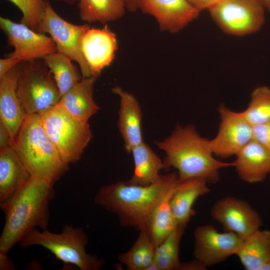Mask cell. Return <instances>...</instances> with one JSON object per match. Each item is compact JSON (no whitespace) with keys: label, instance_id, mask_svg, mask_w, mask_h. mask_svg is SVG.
Instances as JSON below:
<instances>
[{"label":"cell","instance_id":"1","mask_svg":"<svg viewBox=\"0 0 270 270\" xmlns=\"http://www.w3.org/2000/svg\"><path fill=\"white\" fill-rule=\"evenodd\" d=\"M54 183L30 176L9 200L0 204L5 223L0 236V250L8 252L34 228L47 230L49 204L54 196Z\"/></svg>","mask_w":270,"mask_h":270},{"label":"cell","instance_id":"2","mask_svg":"<svg viewBox=\"0 0 270 270\" xmlns=\"http://www.w3.org/2000/svg\"><path fill=\"white\" fill-rule=\"evenodd\" d=\"M178 182L175 172L162 175L157 182L146 186L120 181L102 186L94 196V202L116 214L122 226L140 230L147 228L154 208Z\"/></svg>","mask_w":270,"mask_h":270},{"label":"cell","instance_id":"3","mask_svg":"<svg viewBox=\"0 0 270 270\" xmlns=\"http://www.w3.org/2000/svg\"><path fill=\"white\" fill-rule=\"evenodd\" d=\"M208 140L202 137L192 125H177L166 138L156 142L166 154L164 170L176 169L180 181L200 178L208 184H216L219 180L220 170L234 167V164L233 162L216 160Z\"/></svg>","mask_w":270,"mask_h":270},{"label":"cell","instance_id":"4","mask_svg":"<svg viewBox=\"0 0 270 270\" xmlns=\"http://www.w3.org/2000/svg\"><path fill=\"white\" fill-rule=\"evenodd\" d=\"M13 148L30 176L54 182L68 168L47 136L40 114L26 115Z\"/></svg>","mask_w":270,"mask_h":270},{"label":"cell","instance_id":"5","mask_svg":"<svg viewBox=\"0 0 270 270\" xmlns=\"http://www.w3.org/2000/svg\"><path fill=\"white\" fill-rule=\"evenodd\" d=\"M88 243V238L82 228L68 224L64 225L58 234L34 228L20 242L22 248L44 247L58 260L74 265L80 270H99L104 266V260L86 252Z\"/></svg>","mask_w":270,"mask_h":270},{"label":"cell","instance_id":"6","mask_svg":"<svg viewBox=\"0 0 270 270\" xmlns=\"http://www.w3.org/2000/svg\"><path fill=\"white\" fill-rule=\"evenodd\" d=\"M40 114L63 161L68 165L78 160L92 136L88 122L76 118L58 103Z\"/></svg>","mask_w":270,"mask_h":270},{"label":"cell","instance_id":"7","mask_svg":"<svg viewBox=\"0 0 270 270\" xmlns=\"http://www.w3.org/2000/svg\"><path fill=\"white\" fill-rule=\"evenodd\" d=\"M38 60L19 64L16 92L27 114H41L58 104L61 98L49 68Z\"/></svg>","mask_w":270,"mask_h":270},{"label":"cell","instance_id":"8","mask_svg":"<svg viewBox=\"0 0 270 270\" xmlns=\"http://www.w3.org/2000/svg\"><path fill=\"white\" fill-rule=\"evenodd\" d=\"M265 10L260 0H219L208 11L223 32L244 36L261 29L265 22Z\"/></svg>","mask_w":270,"mask_h":270},{"label":"cell","instance_id":"9","mask_svg":"<svg viewBox=\"0 0 270 270\" xmlns=\"http://www.w3.org/2000/svg\"><path fill=\"white\" fill-rule=\"evenodd\" d=\"M90 28L87 24L76 25L64 20L46 0L44 14L38 32L49 34L56 44L57 52L78 64L82 78L92 76L81 48L83 36Z\"/></svg>","mask_w":270,"mask_h":270},{"label":"cell","instance_id":"10","mask_svg":"<svg viewBox=\"0 0 270 270\" xmlns=\"http://www.w3.org/2000/svg\"><path fill=\"white\" fill-rule=\"evenodd\" d=\"M0 28L6 34L9 45L14 50L6 56L20 62L42 59L57 52L54 40L46 34L38 32L20 23L0 18Z\"/></svg>","mask_w":270,"mask_h":270},{"label":"cell","instance_id":"11","mask_svg":"<svg viewBox=\"0 0 270 270\" xmlns=\"http://www.w3.org/2000/svg\"><path fill=\"white\" fill-rule=\"evenodd\" d=\"M194 236V258L207 268L236 255L244 240V238L234 232H220L210 224L198 226Z\"/></svg>","mask_w":270,"mask_h":270},{"label":"cell","instance_id":"12","mask_svg":"<svg viewBox=\"0 0 270 270\" xmlns=\"http://www.w3.org/2000/svg\"><path fill=\"white\" fill-rule=\"evenodd\" d=\"M218 111L220 118L218 132L208 142L214 155L227 158L236 156L252 140V126L240 112H234L224 104Z\"/></svg>","mask_w":270,"mask_h":270},{"label":"cell","instance_id":"13","mask_svg":"<svg viewBox=\"0 0 270 270\" xmlns=\"http://www.w3.org/2000/svg\"><path fill=\"white\" fill-rule=\"evenodd\" d=\"M212 218L224 230L245 238L260 229L262 220L260 214L246 201L232 196L217 200L210 210Z\"/></svg>","mask_w":270,"mask_h":270},{"label":"cell","instance_id":"14","mask_svg":"<svg viewBox=\"0 0 270 270\" xmlns=\"http://www.w3.org/2000/svg\"><path fill=\"white\" fill-rule=\"evenodd\" d=\"M138 8L153 16L160 30L172 34L184 29L200 12L186 0H140Z\"/></svg>","mask_w":270,"mask_h":270},{"label":"cell","instance_id":"15","mask_svg":"<svg viewBox=\"0 0 270 270\" xmlns=\"http://www.w3.org/2000/svg\"><path fill=\"white\" fill-rule=\"evenodd\" d=\"M81 48L91 76L98 78L114 58L118 50L116 35L107 26L102 28H90L83 36Z\"/></svg>","mask_w":270,"mask_h":270},{"label":"cell","instance_id":"16","mask_svg":"<svg viewBox=\"0 0 270 270\" xmlns=\"http://www.w3.org/2000/svg\"><path fill=\"white\" fill-rule=\"evenodd\" d=\"M19 64L0 78V122L14 142L27 115L17 94Z\"/></svg>","mask_w":270,"mask_h":270},{"label":"cell","instance_id":"17","mask_svg":"<svg viewBox=\"0 0 270 270\" xmlns=\"http://www.w3.org/2000/svg\"><path fill=\"white\" fill-rule=\"evenodd\" d=\"M112 92L120 97L118 127L124 142V149L130 153L134 147L144 142L141 108L136 98L121 88L116 86Z\"/></svg>","mask_w":270,"mask_h":270},{"label":"cell","instance_id":"18","mask_svg":"<svg viewBox=\"0 0 270 270\" xmlns=\"http://www.w3.org/2000/svg\"><path fill=\"white\" fill-rule=\"evenodd\" d=\"M236 156L234 167L244 182H260L270 174V151L253 139Z\"/></svg>","mask_w":270,"mask_h":270},{"label":"cell","instance_id":"19","mask_svg":"<svg viewBox=\"0 0 270 270\" xmlns=\"http://www.w3.org/2000/svg\"><path fill=\"white\" fill-rule=\"evenodd\" d=\"M30 178L12 146L0 148V204L11 198Z\"/></svg>","mask_w":270,"mask_h":270},{"label":"cell","instance_id":"20","mask_svg":"<svg viewBox=\"0 0 270 270\" xmlns=\"http://www.w3.org/2000/svg\"><path fill=\"white\" fill-rule=\"evenodd\" d=\"M208 184L206 180L200 178L178 180L170 200L172 210L178 224L186 226L195 215L193 205L198 197L210 192Z\"/></svg>","mask_w":270,"mask_h":270},{"label":"cell","instance_id":"21","mask_svg":"<svg viewBox=\"0 0 270 270\" xmlns=\"http://www.w3.org/2000/svg\"><path fill=\"white\" fill-rule=\"evenodd\" d=\"M98 78L90 76L82 79L64 94L58 102L76 118L88 122L99 110L93 98L94 82Z\"/></svg>","mask_w":270,"mask_h":270},{"label":"cell","instance_id":"22","mask_svg":"<svg viewBox=\"0 0 270 270\" xmlns=\"http://www.w3.org/2000/svg\"><path fill=\"white\" fill-rule=\"evenodd\" d=\"M134 170L131 178L126 182L130 184L146 186L157 182L161 177L164 166L162 160L144 142L131 150Z\"/></svg>","mask_w":270,"mask_h":270},{"label":"cell","instance_id":"23","mask_svg":"<svg viewBox=\"0 0 270 270\" xmlns=\"http://www.w3.org/2000/svg\"><path fill=\"white\" fill-rule=\"evenodd\" d=\"M246 270H260L270 261V230L260 229L244 239L236 252Z\"/></svg>","mask_w":270,"mask_h":270},{"label":"cell","instance_id":"24","mask_svg":"<svg viewBox=\"0 0 270 270\" xmlns=\"http://www.w3.org/2000/svg\"><path fill=\"white\" fill-rule=\"evenodd\" d=\"M178 182L169 190L154 208L148 218L147 229L156 247L178 224L170 206V200Z\"/></svg>","mask_w":270,"mask_h":270},{"label":"cell","instance_id":"25","mask_svg":"<svg viewBox=\"0 0 270 270\" xmlns=\"http://www.w3.org/2000/svg\"><path fill=\"white\" fill-rule=\"evenodd\" d=\"M80 18L91 23L104 24L121 18L125 12V0H78Z\"/></svg>","mask_w":270,"mask_h":270},{"label":"cell","instance_id":"26","mask_svg":"<svg viewBox=\"0 0 270 270\" xmlns=\"http://www.w3.org/2000/svg\"><path fill=\"white\" fill-rule=\"evenodd\" d=\"M132 246L118 256L119 261L128 270H148L152 264L156 246L147 228L140 230Z\"/></svg>","mask_w":270,"mask_h":270},{"label":"cell","instance_id":"27","mask_svg":"<svg viewBox=\"0 0 270 270\" xmlns=\"http://www.w3.org/2000/svg\"><path fill=\"white\" fill-rule=\"evenodd\" d=\"M186 226L178 224L166 238L155 248L152 264L149 270H178L180 242Z\"/></svg>","mask_w":270,"mask_h":270},{"label":"cell","instance_id":"28","mask_svg":"<svg viewBox=\"0 0 270 270\" xmlns=\"http://www.w3.org/2000/svg\"><path fill=\"white\" fill-rule=\"evenodd\" d=\"M42 60L53 75L61 97L82 79L72 60L62 54L54 52Z\"/></svg>","mask_w":270,"mask_h":270},{"label":"cell","instance_id":"29","mask_svg":"<svg viewBox=\"0 0 270 270\" xmlns=\"http://www.w3.org/2000/svg\"><path fill=\"white\" fill-rule=\"evenodd\" d=\"M240 112L252 126L270 122V88H256L250 94L247 108Z\"/></svg>","mask_w":270,"mask_h":270},{"label":"cell","instance_id":"30","mask_svg":"<svg viewBox=\"0 0 270 270\" xmlns=\"http://www.w3.org/2000/svg\"><path fill=\"white\" fill-rule=\"evenodd\" d=\"M21 10L20 22L38 32L44 14L46 0H9Z\"/></svg>","mask_w":270,"mask_h":270},{"label":"cell","instance_id":"31","mask_svg":"<svg viewBox=\"0 0 270 270\" xmlns=\"http://www.w3.org/2000/svg\"><path fill=\"white\" fill-rule=\"evenodd\" d=\"M252 139L270 151V122L252 126Z\"/></svg>","mask_w":270,"mask_h":270},{"label":"cell","instance_id":"32","mask_svg":"<svg viewBox=\"0 0 270 270\" xmlns=\"http://www.w3.org/2000/svg\"><path fill=\"white\" fill-rule=\"evenodd\" d=\"M20 62L18 59L6 56L0 59V78L13 68Z\"/></svg>","mask_w":270,"mask_h":270},{"label":"cell","instance_id":"33","mask_svg":"<svg viewBox=\"0 0 270 270\" xmlns=\"http://www.w3.org/2000/svg\"><path fill=\"white\" fill-rule=\"evenodd\" d=\"M14 142L4 124L0 122V148L12 146Z\"/></svg>","mask_w":270,"mask_h":270},{"label":"cell","instance_id":"34","mask_svg":"<svg viewBox=\"0 0 270 270\" xmlns=\"http://www.w3.org/2000/svg\"><path fill=\"white\" fill-rule=\"evenodd\" d=\"M206 269L207 267L196 258L186 262H181L178 268V270H206Z\"/></svg>","mask_w":270,"mask_h":270},{"label":"cell","instance_id":"35","mask_svg":"<svg viewBox=\"0 0 270 270\" xmlns=\"http://www.w3.org/2000/svg\"><path fill=\"white\" fill-rule=\"evenodd\" d=\"M192 6L201 12L208 10L212 6L219 0H186Z\"/></svg>","mask_w":270,"mask_h":270},{"label":"cell","instance_id":"36","mask_svg":"<svg viewBox=\"0 0 270 270\" xmlns=\"http://www.w3.org/2000/svg\"><path fill=\"white\" fill-rule=\"evenodd\" d=\"M7 253L0 250V270H16L14 262L8 256Z\"/></svg>","mask_w":270,"mask_h":270},{"label":"cell","instance_id":"37","mask_svg":"<svg viewBox=\"0 0 270 270\" xmlns=\"http://www.w3.org/2000/svg\"><path fill=\"white\" fill-rule=\"evenodd\" d=\"M126 8L130 12H134L138 8L140 0H125Z\"/></svg>","mask_w":270,"mask_h":270},{"label":"cell","instance_id":"38","mask_svg":"<svg viewBox=\"0 0 270 270\" xmlns=\"http://www.w3.org/2000/svg\"><path fill=\"white\" fill-rule=\"evenodd\" d=\"M265 9L270 12V0H260Z\"/></svg>","mask_w":270,"mask_h":270},{"label":"cell","instance_id":"39","mask_svg":"<svg viewBox=\"0 0 270 270\" xmlns=\"http://www.w3.org/2000/svg\"><path fill=\"white\" fill-rule=\"evenodd\" d=\"M260 270H270V261L266 264L261 268Z\"/></svg>","mask_w":270,"mask_h":270},{"label":"cell","instance_id":"40","mask_svg":"<svg viewBox=\"0 0 270 270\" xmlns=\"http://www.w3.org/2000/svg\"><path fill=\"white\" fill-rule=\"evenodd\" d=\"M56 0L64 2L66 3H68V4H72L78 1V0Z\"/></svg>","mask_w":270,"mask_h":270}]
</instances>
